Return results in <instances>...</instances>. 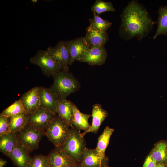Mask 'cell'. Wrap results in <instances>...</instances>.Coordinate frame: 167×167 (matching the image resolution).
Here are the masks:
<instances>
[{
  "mask_svg": "<svg viewBox=\"0 0 167 167\" xmlns=\"http://www.w3.org/2000/svg\"><path fill=\"white\" fill-rule=\"evenodd\" d=\"M120 18L119 35L126 41L135 38L142 39L149 34L157 23L153 21L145 8L137 0L128 2Z\"/></svg>",
  "mask_w": 167,
  "mask_h": 167,
  "instance_id": "6da1fadb",
  "label": "cell"
},
{
  "mask_svg": "<svg viewBox=\"0 0 167 167\" xmlns=\"http://www.w3.org/2000/svg\"><path fill=\"white\" fill-rule=\"evenodd\" d=\"M52 77L53 83L49 88L59 99H66L70 94L78 91L81 88L78 80L69 71L62 70Z\"/></svg>",
  "mask_w": 167,
  "mask_h": 167,
  "instance_id": "7a4b0ae2",
  "label": "cell"
},
{
  "mask_svg": "<svg viewBox=\"0 0 167 167\" xmlns=\"http://www.w3.org/2000/svg\"><path fill=\"white\" fill-rule=\"evenodd\" d=\"M80 131L72 126L71 132L61 147L66 154L78 165L81 163L84 151L86 148L84 136H82Z\"/></svg>",
  "mask_w": 167,
  "mask_h": 167,
  "instance_id": "3957f363",
  "label": "cell"
},
{
  "mask_svg": "<svg viewBox=\"0 0 167 167\" xmlns=\"http://www.w3.org/2000/svg\"><path fill=\"white\" fill-rule=\"evenodd\" d=\"M71 127L56 115L45 130V135L56 147L61 148L69 135Z\"/></svg>",
  "mask_w": 167,
  "mask_h": 167,
  "instance_id": "277c9868",
  "label": "cell"
},
{
  "mask_svg": "<svg viewBox=\"0 0 167 167\" xmlns=\"http://www.w3.org/2000/svg\"><path fill=\"white\" fill-rule=\"evenodd\" d=\"M30 63L37 65L42 73L48 77L52 76L62 70L59 64L47 50H39L30 59Z\"/></svg>",
  "mask_w": 167,
  "mask_h": 167,
  "instance_id": "5b68a950",
  "label": "cell"
},
{
  "mask_svg": "<svg viewBox=\"0 0 167 167\" xmlns=\"http://www.w3.org/2000/svg\"><path fill=\"white\" fill-rule=\"evenodd\" d=\"M19 142L30 152L38 148L39 143L45 131L27 124L16 133Z\"/></svg>",
  "mask_w": 167,
  "mask_h": 167,
  "instance_id": "8992f818",
  "label": "cell"
},
{
  "mask_svg": "<svg viewBox=\"0 0 167 167\" xmlns=\"http://www.w3.org/2000/svg\"><path fill=\"white\" fill-rule=\"evenodd\" d=\"M70 56L69 65L81 58L89 49L86 43L84 37L73 40L64 41Z\"/></svg>",
  "mask_w": 167,
  "mask_h": 167,
  "instance_id": "52a82bcc",
  "label": "cell"
},
{
  "mask_svg": "<svg viewBox=\"0 0 167 167\" xmlns=\"http://www.w3.org/2000/svg\"><path fill=\"white\" fill-rule=\"evenodd\" d=\"M20 99L26 113L32 114L40 108L39 87H34L24 93Z\"/></svg>",
  "mask_w": 167,
  "mask_h": 167,
  "instance_id": "ba28073f",
  "label": "cell"
},
{
  "mask_svg": "<svg viewBox=\"0 0 167 167\" xmlns=\"http://www.w3.org/2000/svg\"><path fill=\"white\" fill-rule=\"evenodd\" d=\"M107 53L105 46H96L88 51L77 61L85 62L91 66H101L105 62Z\"/></svg>",
  "mask_w": 167,
  "mask_h": 167,
  "instance_id": "9c48e42d",
  "label": "cell"
},
{
  "mask_svg": "<svg viewBox=\"0 0 167 167\" xmlns=\"http://www.w3.org/2000/svg\"><path fill=\"white\" fill-rule=\"evenodd\" d=\"M47 50L60 65L62 70L69 71L70 56L64 41H59L54 46H49Z\"/></svg>",
  "mask_w": 167,
  "mask_h": 167,
  "instance_id": "30bf717a",
  "label": "cell"
},
{
  "mask_svg": "<svg viewBox=\"0 0 167 167\" xmlns=\"http://www.w3.org/2000/svg\"><path fill=\"white\" fill-rule=\"evenodd\" d=\"M56 115L40 108L29 115L28 123L45 131L49 124Z\"/></svg>",
  "mask_w": 167,
  "mask_h": 167,
  "instance_id": "8fae6325",
  "label": "cell"
},
{
  "mask_svg": "<svg viewBox=\"0 0 167 167\" xmlns=\"http://www.w3.org/2000/svg\"><path fill=\"white\" fill-rule=\"evenodd\" d=\"M48 156L50 167H76L79 166L61 148L56 147Z\"/></svg>",
  "mask_w": 167,
  "mask_h": 167,
  "instance_id": "7c38bea8",
  "label": "cell"
},
{
  "mask_svg": "<svg viewBox=\"0 0 167 167\" xmlns=\"http://www.w3.org/2000/svg\"><path fill=\"white\" fill-rule=\"evenodd\" d=\"M86 30L84 38L89 49L96 46H105L108 40L107 32L100 31L89 26L86 28Z\"/></svg>",
  "mask_w": 167,
  "mask_h": 167,
  "instance_id": "4fadbf2b",
  "label": "cell"
},
{
  "mask_svg": "<svg viewBox=\"0 0 167 167\" xmlns=\"http://www.w3.org/2000/svg\"><path fill=\"white\" fill-rule=\"evenodd\" d=\"M40 108L56 115V105L59 99L49 88L39 86Z\"/></svg>",
  "mask_w": 167,
  "mask_h": 167,
  "instance_id": "5bb4252c",
  "label": "cell"
},
{
  "mask_svg": "<svg viewBox=\"0 0 167 167\" xmlns=\"http://www.w3.org/2000/svg\"><path fill=\"white\" fill-rule=\"evenodd\" d=\"M30 152L19 142L7 156L17 167H28L32 157Z\"/></svg>",
  "mask_w": 167,
  "mask_h": 167,
  "instance_id": "9a60e30c",
  "label": "cell"
},
{
  "mask_svg": "<svg viewBox=\"0 0 167 167\" xmlns=\"http://www.w3.org/2000/svg\"><path fill=\"white\" fill-rule=\"evenodd\" d=\"M108 115V112L104 109L101 104L96 103L92 106V125L87 131L81 133L82 136H84L87 133L91 132L95 134L97 133L102 123Z\"/></svg>",
  "mask_w": 167,
  "mask_h": 167,
  "instance_id": "2e32d148",
  "label": "cell"
},
{
  "mask_svg": "<svg viewBox=\"0 0 167 167\" xmlns=\"http://www.w3.org/2000/svg\"><path fill=\"white\" fill-rule=\"evenodd\" d=\"M108 161V158L105 156L102 158L98 154L96 148L85 149L83 159L79 165L80 167H101L105 163Z\"/></svg>",
  "mask_w": 167,
  "mask_h": 167,
  "instance_id": "e0dca14e",
  "label": "cell"
},
{
  "mask_svg": "<svg viewBox=\"0 0 167 167\" xmlns=\"http://www.w3.org/2000/svg\"><path fill=\"white\" fill-rule=\"evenodd\" d=\"M73 102L67 99H59L56 105L57 114L70 126H73Z\"/></svg>",
  "mask_w": 167,
  "mask_h": 167,
  "instance_id": "ac0fdd59",
  "label": "cell"
},
{
  "mask_svg": "<svg viewBox=\"0 0 167 167\" xmlns=\"http://www.w3.org/2000/svg\"><path fill=\"white\" fill-rule=\"evenodd\" d=\"M149 155L156 164H167V142L161 140L155 143Z\"/></svg>",
  "mask_w": 167,
  "mask_h": 167,
  "instance_id": "d6986e66",
  "label": "cell"
},
{
  "mask_svg": "<svg viewBox=\"0 0 167 167\" xmlns=\"http://www.w3.org/2000/svg\"><path fill=\"white\" fill-rule=\"evenodd\" d=\"M19 141L16 133L7 132L0 135V150L7 156Z\"/></svg>",
  "mask_w": 167,
  "mask_h": 167,
  "instance_id": "ffe728a7",
  "label": "cell"
},
{
  "mask_svg": "<svg viewBox=\"0 0 167 167\" xmlns=\"http://www.w3.org/2000/svg\"><path fill=\"white\" fill-rule=\"evenodd\" d=\"M73 126L76 129L85 131L89 129L91 125L88 120L91 116L90 114H86L81 112L77 106L73 103Z\"/></svg>",
  "mask_w": 167,
  "mask_h": 167,
  "instance_id": "44dd1931",
  "label": "cell"
},
{
  "mask_svg": "<svg viewBox=\"0 0 167 167\" xmlns=\"http://www.w3.org/2000/svg\"><path fill=\"white\" fill-rule=\"evenodd\" d=\"M114 131V129L107 126L98 138V142L96 149L99 156L102 159H104L105 156V150L109 144L111 136Z\"/></svg>",
  "mask_w": 167,
  "mask_h": 167,
  "instance_id": "7402d4cb",
  "label": "cell"
},
{
  "mask_svg": "<svg viewBox=\"0 0 167 167\" xmlns=\"http://www.w3.org/2000/svg\"><path fill=\"white\" fill-rule=\"evenodd\" d=\"M29 115L22 113L10 117L8 132L16 133L21 130L28 124Z\"/></svg>",
  "mask_w": 167,
  "mask_h": 167,
  "instance_id": "603a6c76",
  "label": "cell"
},
{
  "mask_svg": "<svg viewBox=\"0 0 167 167\" xmlns=\"http://www.w3.org/2000/svg\"><path fill=\"white\" fill-rule=\"evenodd\" d=\"M157 28L153 39L160 35H167V6H160L158 11Z\"/></svg>",
  "mask_w": 167,
  "mask_h": 167,
  "instance_id": "cb8c5ba5",
  "label": "cell"
},
{
  "mask_svg": "<svg viewBox=\"0 0 167 167\" xmlns=\"http://www.w3.org/2000/svg\"><path fill=\"white\" fill-rule=\"evenodd\" d=\"M89 21V26L102 32H106L112 24L111 22L102 19L94 13H93V17L90 18Z\"/></svg>",
  "mask_w": 167,
  "mask_h": 167,
  "instance_id": "d4e9b609",
  "label": "cell"
},
{
  "mask_svg": "<svg viewBox=\"0 0 167 167\" xmlns=\"http://www.w3.org/2000/svg\"><path fill=\"white\" fill-rule=\"evenodd\" d=\"M91 10L93 13L98 15L105 12H114L115 11L112 2L101 0H96L91 6Z\"/></svg>",
  "mask_w": 167,
  "mask_h": 167,
  "instance_id": "484cf974",
  "label": "cell"
},
{
  "mask_svg": "<svg viewBox=\"0 0 167 167\" xmlns=\"http://www.w3.org/2000/svg\"><path fill=\"white\" fill-rule=\"evenodd\" d=\"M22 113H26L20 100L19 99L3 110L0 115L11 117Z\"/></svg>",
  "mask_w": 167,
  "mask_h": 167,
  "instance_id": "4316f807",
  "label": "cell"
},
{
  "mask_svg": "<svg viewBox=\"0 0 167 167\" xmlns=\"http://www.w3.org/2000/svg\"><path fill=\"white\" fill-rule=\"evenodd\" d=\"M28 167H50L48 156L35 155L32 157Z\"/></svg>",
  "mask_w": 167,
  "mask_h": 167,
  "instance_id": "83f0119b",
  "label": "cell"
},
{
  "mask_svg": "<svg viewBox=\"0 0 167 167\" xmlns=\"http://www.w3.org/2000/svg\"><path fill=\"white\" fill-rule=\"evenodd\" d=\"M10 117L0 115V135L8 132Z\"/></svg>",
  "mask_w": 167,
  "mask_h": 167,
  "instance_id": "f1b7e54d",
  "label": "cell"
},
{
  "mask_svg": "<svg viewBox=\"0 0 167 167\" xmlns=\"http://www.w3.org/2000/svg\"><path fill=\"white\" fill-rule=\"evenodd\" d=\"M156 163L148 155L146 157L142 167H155Z\"/></svg>",
  "mask_w": 167,
  "mask_h": 167,
  "instance_id": "f546056e",
  "label": "cell"
},
{
  "mask_svg": "<svg viewBox=\"0 0 167 167\" xmlns=\"http://www.w3.org/2000/svg\"><path fill=\"white\" fill-rule=\"evenodd\" d=\"M6 161L1 158L0 159V167H3L6 163Z\"/></svg>",
  "mask_w": 167,
  "mask_h": 167,
  "instance_id": "4dcf8cb0",
  "label": "cell"
},
{
  "mask_svg": "<svg viewBox=\"0 0 167 167\" xmlns=\"http://www.w3.org/2000/svg\"><path fill=\"white\" fill-rule=\"evenodd\" d=\"M155 167H166V166L164 164H156Z\"/></svg>",
  "mask_w": 167,
  "mask_h": 167,
  "instance_id": "1f68e13d",
  "label": "cell"
},
{
  "mask_svg": "<svg viewBox=\"0 0 167 167\" xmlns=\"http://www.w3.org/2000/svg\"><path fill=\"white\" fill-rule=\"evenodd\" d=\"M101 167H110L108 165V161L104 164Z\"/></svg>",
  "mask_w": 167,
  "mask_h": 167,
  "instance_id": "d6a6232c",
  "label": "cell"
},
{
  "mask_svg": "<svg viewBox=\"0 0 167 167\" xmlns=\"http://www.w3.org/2000/svg\"><path fill=\"white\" fill-rule=\"evenodd\" d=\"M31 2L33 3H35L38 2L37 0H32Z\"/></svg>",
  "mask_w": 167,
  "mask_h": 167,
  "instance_id": "836d02e7",
  "label": "cell"
},
{
  "mask_svg": "<svg viewBox=\"0 0 167 167\" xmlns=\"http://www.w3.org/2000/svg\"><path fill=\"white\" fill-rule=\"evenodd\" d=\"M80 167L79 166H78L77 167Z\"/></svg>",
  "mask_w": 167,
  "mask_h": 167,
  "instance_id": "e575fe53",
  "label": "cell"
},
{
  "mask_svg": "<svg viewBox=\"0 0 167 167\" xmlns=\"http://www.w3.org/2000/svg\"><path fill=\"white\" fill-rule=\"evenodd\" d=\"M167 166V165H166V167Z\"/></svg>",
  "mask_w": 167,
  "mask_h": 167,
  "instance_id": "d590c367",
  "label": "cell"
},
{
  "mask_svg": "<svg viewBox=\"0 0 167 167\" xmlns=\"http://www.w3.org/2000/svg\"><path fill=\"white\" fill-rule=\"evenodd\" d=\"M166 167H167V166Z\"/></svg>",
  "mask_w": 167,
  "mask_h": 167,
  "instance_id": "8d00e7d4",
  "label": "cell"
}]
</instances>
